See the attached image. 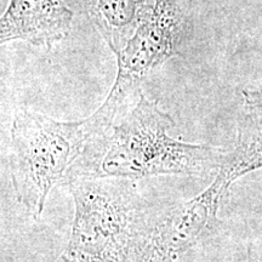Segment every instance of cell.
I'll return each mask as SVG.
<instances>
[{
    "mask_svg": "<svg viewBox=\"0 0 262 262\" xmlns=\"http://www.w3.org/2000/svg\"><path fill=\"white\" fill-rule=\"evenodd\" d=\"M183 16L178 0H156L152 14L118 52V75L106 101L98 110L116 122L125 114L141 81L168 58L179 56L183 38Z\"/></svg>",
    "mask_w": 262,
    "mask_h": 262,
    "instance_id": "277c9868",
    "label": "cell"
},
{
    "mask_svg": "<svg viewBox=\"0 0 262 262\" xmlns=\"http://www.w3.org/2000/svg\"><path fill=\"white\" fill-rule=\"evenodd\" d=\"M71 18L60 0H11L2 21V42L22 39L50 47L66 37Z\"/></svg>",
    "mask_w": 262,
    "mask_h": 262,
    "instance_id": "8992f818",
    "label": "cell"
},
{
    "mask_svg": "<svg viewBox=\"0 0 262 262\" xmlns=\"http://www.w3.org/2000/svg\"><path fill=\"white\" fill-rule=\"evenodd\" d=\"M68 188L74 219L68 243L55 262H133L148 217L133 180L81 176Z\"/></svg>",
    "mask_w": 262,
    "mask_h": 262,
    "instance_id": "3957f363",
    "label": "cell"
},
{
    "mask_svg": "<svg viewBox=\"0 0 262 262\" xmlns=\"http://www.w3.org/2000/svg\"><path fill=\"white\" fill-rule=\"evenodd\" d=\"M173 127L172 117L141 93L133 110L108 130L89 176L135 181L162 175L201 178L219 170L221 149L173 139Z\"/></svg>",
    "mask_w": 262,
    "mask_h": 262,
    "instance_id": "7a4b0ae2",
    "label": "cell"
},
{
    "mask_svg": "<svg viewBox=\"0 0 262 262\" xmlns=\"http://www.w3.org/2000/svg\"><path fill=\"white\" fill-rule=\"evenodd\" d=\"M111 124L100 113L78 122L19 110L11 126L9 165L17 201L34 220L57 186L89 175Z\"/></svg>",
    "mask_w": 262,
    "mask_h": 262,
    "instance_id": "6da1fadb",
    "label": "cell"
},
{
    "mask_svg": "<svg viewBox=\"0 0 262 262\" xmlns=\"http://www.w3.org/2000/svg\"><path fill=\"white\" fill-rule=\"evenodd\" d=\"M248 262H262V255L257 254V253H253V251L250 250V253H249Z\"/></svg>",
    "mask_w": 262,
    "mask_h": 262,
    "instance_id": "9c48e42d",
    "label": "cell"
},
{
    "mask_svg": "<svg viewBox=\"0 0 262 262\" xmlns=\"http://www.w3.org/2000/svg\"><path fill=\"white\" fill-rule=\"evenodd\" d=\"M91 21L114 54L133 38L152 14L156 0H80Z\"/></svg>",
    "mask_w": 262,
    "mask_h": 262,
    "instance_id": "52a82bcc",
    "label": "cell"
},
{
    "mask_svg": "<svg viewBox=\"0 0 262 262\" xmlns=\"http://www.w3.org/2000/svg\"><path fill=\"white\" fill-rule=\"evenodd\" d=\"M231 185L216 175L208 188L188 201L148 216L133 262H176L211 231Z\"/></svg>",
    "mask_w": 262,
    "mask_h": 262,
    "instance_id": "5b68a950",
    "label": "cell"
},
{
    "mask_svg": "<svg viewBox=\"0 0 262 262\" xmlns=\"http://www.w3.org/2000/svg\"><path fill=\"white\" fill-rule=\"evenodd\" d=\"M245 112L238 127L237 142L226 160L238 176L262 169V89L245 90Z\"/></svg>",
    "mask_w": 262,
    "mask_h": 262,
    "instance_id": "ba28073f",
    "label": "cell"
}]
</instances>
